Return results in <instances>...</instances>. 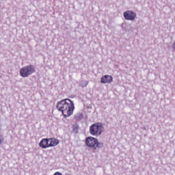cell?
I'll use <instances>...</instances> for the list:
<instances>
[{
	"instance_id": "277c9868",
	"label": "cell",
	"mask_w": 175,
	"mask_h": 175,
	"mask_svg": "<svg viewBox=\"0 0 175 175\" xmlns=\"http://www.w3.org/2000/svg\"><path fill=\"white\" fill-rule=\"evenodd\" d=\"M36 72V68L32 65L22 67L20 70V74L23 78H27Z\"/></svg>"
},
{
	"instance_id": "30bf717a",
	"label": "cell",
	"mask_w": 175,
	"mask_h": 175,
	"mask_svg": "<svg viewBox=\"0 0 175 175\" xmlns=\"http://www.w3.org/2000/svg\"><path fill=\"white\" fill-rule=\"evenodd\" d=\"M63 175L62 174V173H59V172H56V173H54V175Z\"/></svg>"
},
{
	"instance_id": "ba28073f",
	"label": "cell",
	"mask_w": 175,
	"mask_h": 175,
	"mask_svg": "<svg viewBox=\"0 0 175 175\" xmlns=\"http://www.w3.org/2000/svg\"><path fill=\"white\" fill-rule=\"evenodd\" d=\"M76 125L77 124H75L74 126H73V131L76 133H78V130H79V126H78V127H76Z\"/></svg>"
},
{
	"instance_id": "8fae6325",
	"label": "cell",
	"mask_w": 175,
	"mask_h": 175,
	"mask_svg": "<svg viewBox=\"0 0 175 175\" xmlns=\"http://www.w3.org/2000/svg\"><path fill=\"white\" fill-rule=\"evenodd\" d=\"M172 48H173V49H175V42L173 43V44L172 45Z\"/></svg>"
},
{
	"instance_id": "7a4b0ae2",
	"label": "cell",
	"mask_w": 175,
	"mask_h": 175,
	"mask_svg": "<svg viewBox=\"0 0 175 175\" xmlns=\"http://www.w3.org/2000/svg\"><path fill=\"white\" fill-rule=\"evenodd\" d=\"M59 140L55 138H44L39 143V146L43 149L55 146L59 144Z\"/></svg>"
},
{
	"instance_id": "9c48e42d",
	"label": "cell",
	"mask_w": 175,
	"mask_h": 175,
	"mask_svg": "<svg viewBox=\"0 0 175 175\" xmlns=\"http://www.w3.org/2000/svg\"><path fill=\"white\" fill-rule=\"evenodd\" d=\"M3 141V138L2 136L0 135V145L2 144Z\"/></svg>"
},
{
	"instance_id": "8992f818",
	"label": "cell",
	"mask_w": 175,
	"mask_h": 175,
	"mask_svg": "<svg viewBox=\"0 0 175 175\" xmlns=\"http://www.w3.org/2000/svg\"><path fill=\"white\" fill-rule=\"evenodd\" d=\"M136 16V14L135 12L133 11H126L124 13V19L127 20H133L135 19Z\"/></svg>"
},
{
	"instance_id": "5b68a950",
	"label": "cell",
	"mask_w": 175,
	"mask_h": 175,
	"mask_svg": "<svg viewBox=\"0 0 175 175\" xmlns=\"http://www.w3.org/2000/svg\"><path fill=\"white\" fill-rule=\"evenodd\" d=\"M86 146L92 149H96L100 146V143L96 138L93 137H88L85 140Z\"/></svg>"
},
{
	"instance_id": "52a82bcc",
	"label": "cell",
	"mask_w": 175,
	"mask_h": 175,
	"mask_svg": "<svg viewBox=\"0 0 175 175\" xmlns=\"http://www.w3.org/2000/svg\"><path fill=\"white\" fill-rule=\"evenodd\" d=\"M113 78L110 75H105L102 76L101 79V84H111L113 82Z\"/></svg>"
},
{
	"instance_id": "3957f363",
	"label": "cell",
	"mask_w": 175,
	"mask_h": 175,
	"mask_svg": "<svg viewBox=\"0 0 175 175\" xmlns=\"http://www.w3.org/2000/svg\"><path fill=\"white\" fill-rule=\"evenodd\" d=\"M105 127L101 123H96L90 126L89 131L91 135L95 136H98L104 132Z\"/></svg>"
},
{
	"instance_id": "6da1fadb",
	"label": "cell",
	"mask_w": 175,
	"mask_h": 175,
	"mask_svg": "<svg viewBox=\"0 0 175 175\" xmlns=\"http://www.w3.org/2000/svg\"><path fill=\"white\" fill-rule=\"evenodd\" d=\"M56 108L62 112L64 118H68L73 114L75 105L73 101L69 98H65L57 102Z\"/></svg>"
}]
</instances>
